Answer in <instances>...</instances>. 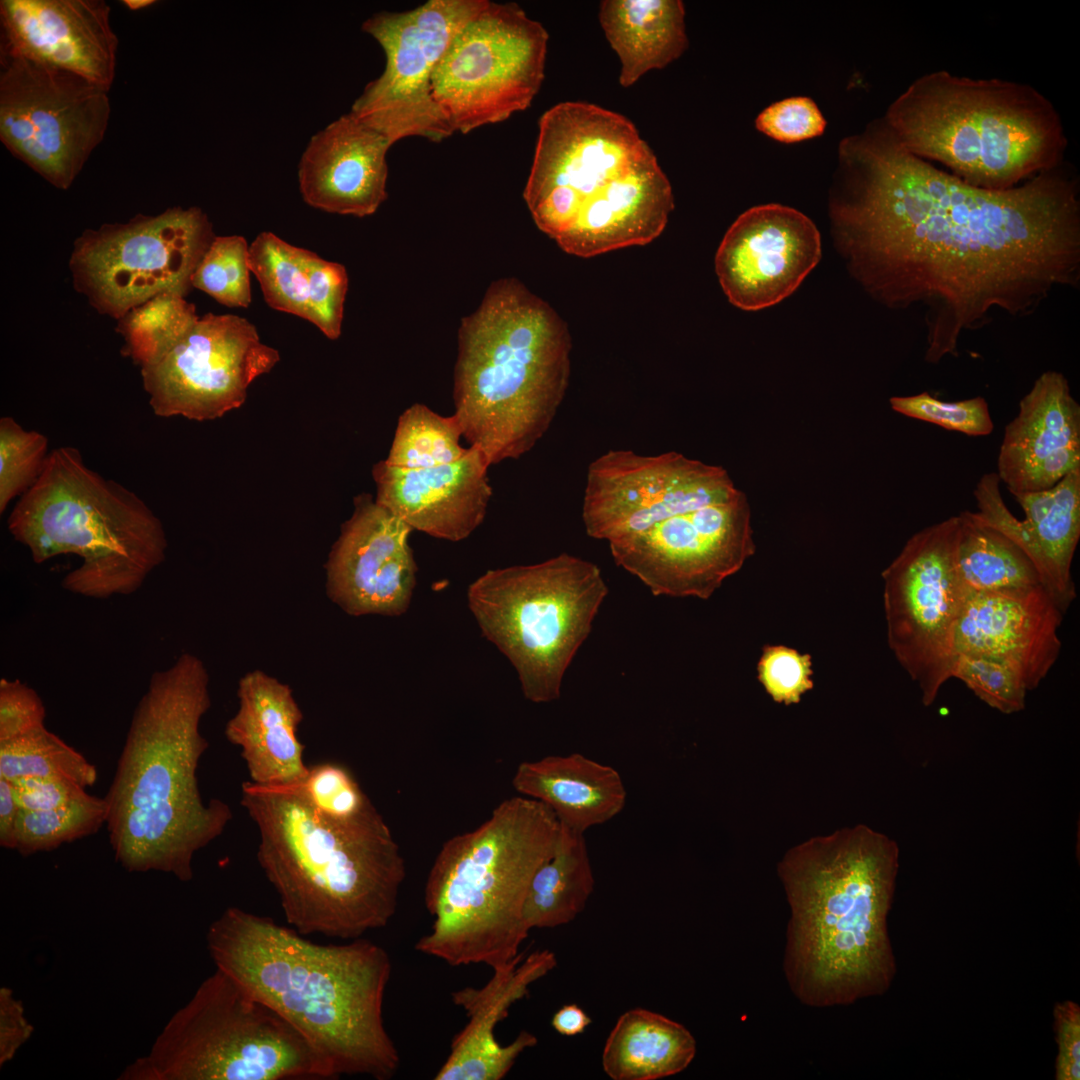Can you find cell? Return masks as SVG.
I'll return each mask as SVG.
<instances>
[{"label": "cell", "mask_w": 1080, "mask_h": 1080, "mask_svg": "<svg viewBox=\"0 0 1080 1080\" xmlns=\"http://www.w3.org/2000/svg\"><path fill=\"white\" fill-rule=\"evenodd\" d=\"M832 237L852 278L890 309H922L924 360L996 314L1026 317L1080 285V182L1065 161L1006 190L914 156L882 118L839 143Z\"/></svg>", "instance_id": "cell-1"}, {"label": "cell", "mask_w": 1080, "mask_h": 1080, "mask_svg": "<svg viewBox=\"0 0 1080 1080\" xmlns=\"http://www.w3.org/2000/svg\"><path fill=\"white\" fill-rule=\"evenodd\" d=\"M206 939L216 968L289 1022L330 1079L397 1073L401 1059L383 1017L392 963L382 946L361 937L316 944L238 907L211 923Z\"/></svg>", "instance_id": "cell-2"}, {"label": "cell", "mask_w": 1080, "mask_h": 1080, "mask_svg": "<svg viewBox=\"0 0 1080 1080\" xmlns=\"http://www.w3.org/2000/svg\"><path fill=\"white\" fill-rule=\"evenodd\" d=\"M899 870L895 841L856 825L788 850L777 872L790 909L783 973L813 1008L881 996L897 973L888 930Z\"/></svg>", "instance_id": "cell-3"}, {"label": "cell", "mask_w": 1080, "mask_h": 1080, "mask_svg": "<svg viewBox=\"0 0 1080 1080\" xmlns=\"http://www.w3.org/2000/svg\"><path fill=\"white\" fill-rule=\"evenodd\" d=\"M210 707L208 671L197 656L182 654L152 674L104 796L109 843L125 870L188 882L195 854L231 821L230 806L204 802L198 785L209 746L200 723Z\"/></svg>", "instance_id": "cell-4"}, {"label": "cell", "mask_w": 1080, "mask_h": 1080, "mask_svg": "<svg viewBox=\"0 0 1080 1080\" xmlns=\"http://www.w3.org/2000/svg\"><path fill=\"white\" fill-rule=\"evenodd\" d=\"M241 805L259 832L260 867L298 933L353 940L390 922L406 867L372 803L338 820L312 806L299 784L246 781Z\"/></svg>", "instance_id": "cell-5"}, {"label": "cell", "mask_w": 1080, "mask_h": 1080, "mask_svg": "<svg viewBox=\"0 0 1080 1080\" xmlns=\"http://www.w3.org/2000/svg\"><path fill=\"white\" fill-rule=\"evenodd\" d=\"M566 323L515 278L487 289L462 318L454 366V413L488 464L528 453L552 425L571 370Z\"/></svg>", "instance_id": "cell-6"}, {"label": "cell", "mask_w": 1080, "mask_h": 1080, "mask_svg": "<svg viewBox=\"0 0 1080 1080\" xmlns=\"http://www.w3.org/2000/svg\"><path fill=\"white\" fill-rule=\"evenodd\" d=\"M560 831L548 806L515 796L473 831L447 840L424 890L431 928L415 950L451 966L484 964L493 971L520 957L530 932L522 916L527 892Z\"/></svg>", "instance_id": "cell-7"}, {"label": "cell", "mask_w": 1080, "mask_h": 1080, "mask_svg": "<svg viewBox=\"0 0 1080 1080\" xmlns=\"http://www.w3.org/2000/svg\"><path fill=\"white\" fill-rule=\"evenodd\" d=\"M882 119L909 153L989 190L1057 167L1068 145L1059 112L1035 87L945 70L915 79Z\"/></svg>", "instance_id": "cell-8"}, {"label": "cell", "mask_w": 1080, "mask_h": 1080, "mask_svg": "<svg viewBox=\"0 0 1080 1080\" xmlns=\"http://www.w3.org/2000/svg\"><path fill=\"white\" fill-rule=\"evenodd\" d=\"M8 530L35 563L80 557L61 586L95 599L135 593L165 560L168 545L145 502L88 468L71 446L49 453L40 477L10 513Z\"/></svg>", "instance_id": "cell-9"}, {"label": "cell", "mask_w": 1080, "mask_h": 1080, "mask_svg": "<svg viewBox=\"0 0 1080 1080\" xmlns=\"http://www.w3.org/2000/svg\"><path fill=\"white\" fill-rule=\"evenodd\" d=\"M119 1080L330 1079L307 1040L216 968Z\"/></svg>", "instance_id": "cell-10"}, {"label": "cell", "mask_w": 1080, "mask_h": 1080, "mask_svg": "<svg viewBox=\"0 0 1080 1080\" xmlns=\"http://www.w3.org/2000/svg\"><path fill=\"white\" fill-rule=\"evenodd\" d=\"M608 591L595 563L561 553L488 570L469 585L467 600L482 634L514 666L525 698L548 703L560 697Z\"/></svg>", "instance_id": "cell-11"}, {"label": "cell", "mask_w": 1080, "mask_h": 1080, "mask_svg": "<svg viewBox=\"0 0 1080 1080\" xmlns=\"http://www.w3.org/2000/svg\"><path fill=\"white\" fill-rule=\"evenodd\" d=\"M214 238L208 216L195 206L86 229L69 260L74 288L118 320L158 294L185 297Z\"/></svg>", "instance_id": "cell-12"}, {"label": "cell", "mask_w": 1080, "mask_h": 1080, "mask_svg": "<svg viewBox=\"0 0 1080 1080\" xmlns=\"http://www.w3.org/2000/svg\"><path fill=\"white\" fill-rule=\"evenodd\" d=\"M549 35L516 3L487 4L453 37L432 96L453 132L467 134L527 109L545 73Z\"/></svg>", "instance_id": "cell-13"}, {"label": "cell", "mask_w": 1080, "mask_h": 1080, "mask_svg": "<svg viewBox=\"0 0 1080 1080\" xmlns=\"http://www.w3.org/2000/svg\"><path fill=\"white\" fill-rule=\"evenodd\" d=\"M959 536V515L922 528L882 572L888 644L925 706L951 678L969 595L958 570Z\"/></svg>", "instance_id": "cell-14"}, {"label": "cell", "mask_w": 1080, "mask_h": 1080, "mask_svg": "<svg viewBox=\"0 0 1080 1080\" xmlns=\"http://www.w3.org/2000/svg\"><path fill=\"white\" fill-rule=\"evenodd\" d=\"M106 89L74 73L0 52V139L17 159L68 189L102 142Z\"/></svg>", "instance_id": "cell-15"}, {"label": "cell", "mask_w": 1080, "mask_h": 1080, "mask_svg": "<svg viewBox=\"0 0 1080 1080\" xmlns=\"http://www.w3.org/2000/svg\"><path fill=\"white\" fill-rule=\"evenodd\" d=\"M653 154L621 114L581 101L554 105L539 120L523 193L535 224L556 241L587 202Z\"/></svg>", "instance_id": "cell-16"}, {"label": "cell", "mask_w": 1080, "mask_h": 1080, "mask_svg": "<svg viewBox=\"0 0 1080 1080\" xmlns=\"http://www.w3.org/2000/svg\"><path fill=\"white\" fill-rule=\"evenodd\" d=\"M488 0H428L402 12L374 13L362 30L385 54L351 113L392 144L407 137L440 142L454 132L432 96L434 70L453 37Z\"/></svg>", "instance_id": "cell-17"}, {"label": "cell", "mask_w": 1080, "mask_h": 1080, "mask_svg": "<svg viewBox=\"0 0 1080 1080\" xmlns=\"http://www.w3.org/2000/svg\"><path fill=\"white\" fill-rule=\"evenodd\" d=\"M740 492L721 466L675 451L611 449L588 466L582 521L589 537L610 543Z\"/></svg>", "instance_id": "cell-18"}, {"label": "cell", "mask_w": 1080, "mask_h": 1080, "mask_svg": "<svg viewBox=\"0 0 1080 1080\" xmlns=\"http://www.w3.org/2000/svg\"><path fill=\"white\" fill-rule=\"evenodd\" d=\"M279 359L247 319L208 313L165 354L141 367V376L155 415L204 421L240 407L250 384Z\"/></svg>", "instance_id": "cell-19"}, {"label": "cell", "mask_w": 1080, "mask_h": 1080, "mask_svg": "<svg viewBox=\"0 0 1080 1080\" xmlns=\"http://www.w3.org/2000/svg\"><path fill=\"white\" fill-rule=\"evenodd\" d=\"M751 512L734 499L663 520L609 543L615 563L655 596L708 599L755 552Z\"/></svg>", "instance_id": "cell-20"}, {"label": "cell", "mask_w": 1080, "mask_h": 1080, "mask_svg": "<svg viewBox=\"0 0 1080 1080\" xmlns=\"http://www.w3.org/2000/svg\"><path fill=\"white\" fill-rule=\"evenodd\" d=\"M820 233L802 212L781 204L754 206L728 228L715 271L735 307L757 311L790 296L821 259Z\"/></svg>", "instance_id": "cell-21"}, {"label": "cell", "mask_w": 1080, "mask_h": 1080, "mask_svg": "<svg viewBox=\"0 0 1080 1080\" xmlns=\"http://www.w3.org/2000/svg\"><path fill=\"white\" fill-rule=\"evenodd\" d=\"M412 528L362 495L329 554L326 593L350 616H400L410 605L417 565Z\"/></svg>", "instance_id": "cell-22"}, {"label": "cell", "mask_w": 1080, "mask_h": 1080, "mask_svg": "<svg viewBox=\"0 0 1080 1080\" xmlns=\"http://www.w3.org/2000/svg\"><path fill=\"white\" fill-rule=\"evenodd\" d=\"M103 0H1L0 52L79 75L110 90L118 38Z\"/></svg>", "instance_id": "cell-23"}, {"label": "cell", "mask_w": 1080, "mask_h": 1080, "mask_svg": "<svg viewBox=\"0 0 1080 1080\" xmlns=\"http://www.w3.org/2000/svg\"><path fill=\"white\" fill-rule=\"evenodd\" d=\"M1064 613L1044 586L1014 593L969 592L955 637V654L1011 668L1027 691L1045 679L1061 652Z\"/></svg>", "instance_id": "cell-24"}, {"label": "cell", "mask_w": 1080, "mask_h": 1080, "mask_svg": "<svg viewBox=\"0 0 1080 1080\" xmlns=\"http://www.w3.org/2000/svg\"><path fill=\"white\" fill-rule=\"evenodd\" d=\"M1080 468V404L1061 372L1041 373L1005 426L997 471L1012 494L1041 491Z\"/></svg>", "instance_id": "cell-25"}, {"label": "cell", "mask_w": 1080, "mask_h": 1080, "mask_svg": "<svg viewBox=\"0 0 1080 1080\" xmlns=\"http://www.w3.org/2000/svg\"><path fill=\"white\" fill-rule=\"evenodd\" d=\"M489 467L472 446L457 461L427 468L404 469L383 460L373 468L375 500L413 530L458 542L485 519L492 497Z\"/></svg>", "instance_id": "cell-26"}, {"label": "cell", "mask_w": 1080, "mask_h": 1080, "mask_svg": "<svg viewBox=\"0 0 1080 1080\" xmlns=\"http://www.w3.org/2000/svg\"><path fill=\"white\" fill-rule=\"evenodd\" d=\"M393 144L351 112L315 133L298 165L301 196L333 214L366 217L387 198V153Z\"/></svg>", "instance_id": "cell-27"}, {"label": "cell", "mask_w": 1080, "mask_h": 1080, "mask_svg": "<svg viewBox=\"0 0 1080 1080\" xmlns=\"http://www.w3.org/2000/svg\"><path fill=\"white\" fill-rule=\"evenodd\" d=\"M557 965L555 954L539 950L523 954L506 967L494 970L482 987H466L452 994L453 1003L468 1016L465 1027L453 1038L450 1053L435 1080H500L517 1058L537 1045V1037L522 1030L509 1044L497 1039L495 1030L511 1006L529 994V987Z\"/></svg>", "instance_id": "cell-28"}, {"label": "cell", "mask_w": 1080, "mask_h": 1080, "mask_svg": "<svg viewBox=\"0 0 1080 1080\" xmlns=\"http://www.w3.org/2000/svg\"><path fill=\"white\" fill-rule=\"evenodd\" d=\"M673 208L671 184L653 154L586 203L556 243L582 258L645 245L662 233Z\"/></svg>", "instance_id": "cell-29"}, {"label": "cell", "mask_w": 1080, "mask_h": 1080, "mask_svg": "<svg viewBox=\"0 0 1080 1080\" xmlns=\"http://www.w3.org/2000/svg\"><path fill=\"white\" fill-rule=\"evenodd\" d=\"M239 707L225 727L227 740L239 746L251 782L263 786L301 784L309 771L297 730L303 720L286 683L253 670L238 682Z\"/></svg>", "instance_id": "cell-30"}, {"label": "cell", "mask_w": 1080, "mask_h": 1080, "mask_svg": "<svg viewBox=\"0 0 1080 1080\" xmlns=\"http://www.w3.org/2000/svg\"><path fill=\"white\" fill-rule=\"evenodd\" d=\"M512 785L521 796L548 806L562 827L583 835L617 816L627 798L616 769L580 753L522 762Z\"/></svg>", "instance_id": "cell-31"}, {"label": "cell", "mask_w": 1080, "mask_h": 1080, "mask_svg": "<svg viewBox=\"0 0 1080 1080\" xmlns=\"http://www.w3.org/2000/svg\"><path fill=\"white\" fill-rule=\"evenodd\" d=\"M1013 496L1024 512L1022 546L1065 613L1076 598L1071 568L1080 539V468L1051 488Z\"/></svg>", "instance_id": "cell-32"}, {"label": "cell", "mask_w": 1080, "mask_h": 1080, "mask_svg": "<svg viewBox=\"0 0 1080 1080\" xmlns=\"http://www.w3.org/2000/svg\"><path fill=\"white\" fill-rule=\"evenodd\" d=\"M599 22L621 62L623 87L650 70L666 67L689 45L680 0H604Z\"/></svg>", "instance_id": "cell-33"}, {"label": "cell", "mask_w": 1080, "mask_h": 1080, "mask_svg": "<svg viewBox=\"0 0 1080 1080\" xmlns=\"http://www.w3.org/2000/svg\"><path fill=\"white\" fill-rule=\"evenodd\" d=\"M696 1052V1040L684 1025L660 1013L633 1008L617 1019L601 1062L613 1080H658L684 1071Z\"/></svg>", "instance_id": "cell-34"}, {"label": "cell", "mask_w": 1080, "mask_h": 1080, "mask_svg": "<svg viewBox=\"0 0 1080 1080\" xmlns=\"http://www.w3.org/2000/svg\"><path fill=\"white\" fill-rule=\"evenodd\" d=\"M561 827L552 857L534 874L523 906L529 930L572 922L586 907L595 879L583 834Z\"/></svg>", "instance_id": "cell-35"}, {"label": "cell", "mask_w": 1080, "mask_h": 1080, "mask_svg": "<svg viewBox=\"0 0 1080 1080\" xmlns=\"http://www.w3.org/2000/svg\"><path fill=\"white\" fill-rule=\"evenodd\" d=\"M959 517L958 570L969 592L1014 593L1044 586L1014 539L977 512L962 511Z\"/></svg>", "instance_id": "cell-36"}, {"label": "cell", "mask_w": 1080, "mask_h": 1080, "mask_svg": "<svg viewBox=\"0 0 1080 1080\" xmlns=\"http://www.w3.org/2000/svg\"><path fill=\"white\" fill-rule=\"evenodd\" d=\"M457 418L443 416L425 404L415 403L399 417L385 463L404 469H419L451 463L468 448Z\"/></svg>", "instance_id": "cell-37"}, {"label": "cell", "mask_w": 1080, "mask_h": 1080, "mask_svg": "<svg viewBox=\"0 0 1080 1080\" xmlns=\"http://www.w3.org/2000/svg\"><path fill=\"white\" fill-rule=\"evenodd\" d=\"M308 251L272 232H261L249 245V267L266 303L274 310L309 320Z\"/></svg>", "instance_id": "cell-38"}, {"label": "cell", "mask_w": 1080, "mask_h": 1080, "mask_svg": "<svg viewBox=\"0 0 1080 1080\" xmlns=\"http://www.w3.org/2000/svg\"><path fill=\"white\" fill-rule=\"evenodd\" d=\"M97 769L46 726L0 743V777L11 782L28 777L59 778L83 788L93 786Z\"/></svg>", "instance_id": "cell-39"}, {"label": "cell", "mask_w": 1080, "mask_h": 1080, "mask_svg": "<svg viewBox=\"0 0 1080 1080\" xmlns=\"http://www.w3.org/2000/svg\"><path fill=\"white\" fill-rule=\"evenodd\" d=\"M194 304L185 297L158 294L119 319L117 331L123 352L141 367L165 354L198 319Z\"/></svg>", "instance_id": "cell-40"}, {"label": "cell", "mask_w": 1080, "mask_h": 1080, "mask_svg": "<svg viewBox=\"0 0 1080 1080\" xmlns=\"http://www.w3.org/2000/svg\"><path fill=\"white\" fill-rule=\"evenodd\" d=\"M107 803L104 797L83 796L57 808L19 810L16 826V851L22 856L53 851L63 844L93 835L106 824Z\"/></svg>", "instance_id": "cell-41"}, {"label": "cell", "mask_w": 1080, "mask_h": 1080, "mask_svg": "<svg viewBox=\"0 0 1080 1080\" xmlns=\"http://www.w3.org/2000/svg\"><path fill=\"white\" fill-rule=\"evenodd\" d=\"M191 283L227 307H248L252 298L246 239L240 235L215 236Z\"/></svg>", "instance_id": "cell-42"}, {"label": "cell", "mask_w": 1080, "mask_h": 1080, "mask_svg": "<svg viewBox=\"0 0 1080 1080\" xmlns=\"http://www.w3.org/2000/svg\"><path fill=\"white\" fill-rule=\"evenodd\" d=\"M47 449L48 439L42 433L25 430L10 416L0 419V513L38 480Z\"/></svg>", "instance_id": "cell-43"}, {"label": "cell", "mask_w": 1080, "mask_h": 1080, "mask_svg": "<svg viewBox=\"0 0 1080 1080\" xmlns=\"http://www.w3.org/2000/svg\"><path fill=\"white\" fill-rule=\"evenodd\" d=\"M891 408L904 416L940 426L968 436H987L994 423L985 398L943 401L926 391L909 396H893Z\"/></svg>", "instance_id": "cell-44"}, {"label": "cell", "mask_w": 1080, "mask_h": 1080, "mask_svg": "<svg viewBox=\"0 0 1080 1080\" xmlns=\"http://www.w3.org/2000/svg\"><path fill=\"white\" fill-rule=\"evenodd\" d=\"M951 678L961 680L980 700L1004 714L1025 707L1028 692L1020 677L1008 666L979 656L956 655Z\"/></svg>", "instance_id": "cell-45"}, {"label": "cell", "mask_w": 1080, "mask_h": 1080, "mask_svg": "<svg viewBox=\"0 0 1080 1080\" xmlns=\"http://www.w3.org/2000/svg\"><path fill=\"white\" fill-rule=\"evenodd\" d=\"M308 309L309 322L327 338L341 335L344 302L348 290L346 268L337 262L327 261L308 251Z\"/></svg>", "instance_id": "cell-46"}, {"label": "cell", "mask_w": 1080, "mask_h": 1080, "mask_svg": "<svg viewBox=\"0 0 1080 1080\" xmlns=\"http://www.w3.org/2000/svg\"><path fill=\"white\" fill-rule=\"evenodd\" d=\"M299 785L312 806L334 819L352 818L371 803L349 770L335 763L310 767Z\"/></svg>", "instance_id": "cell-47"}, {"label": "cell", "mask_w": 1080, "mask_h": 1080, "mask_svg": "<svg viewBox=\"0 0 1080 1080\" xmlns=\"http://www.w3.org/2000/svg\"><path fill=\"white\" fill-rule=\"evenodd\" d=\"M812 657L784 645H766L757 664L758 680L777 703L797 704L813 688Z\"/></svg>", "instance_id": "cell-48"}, {"label": "cell", "mask_w": 1080, "mask_h": 1080, "mask_svg": "<svg viewBox=\"0 0 1080 1080\" xmlns=\"http://www.w3.org/2000/svg\"><path fill=\"white\" fill-rule=\"evenodd\" d=\"M827 122L816 103L797 96L777 101L756 118L755 127L766 136L783 143H796L822 135Z\"/></svg>", "instance_id": "cell-49"}, {"label": "cell", "mask_w": 1080, "mask_h": 1080, "mask_svg": "<svg viewBox=\"0 0 1080 1080\" xmlns=\"http://www.w3.org/2000/svg\"><path fill=\"white\" fill-rule=\"evenodd\" d=\"M46 708L38 693L19 680H0V743L45 727Z\"/></svg>", "instance_id": "cell-50"}, {"label": "cell", "mask_w": 1080, "mask_h": 1080, "mask_svg": "<svg viewBox=\"0 0 1080 1080\" xmlns=\"http://www.w3.org/2000/svg\"><path fill=\"white\" fill-rule=\"evenodd\" d=\"M1053 1027L1058 1047L1055 1061L1056 1080L1080 1079V1006L1072 1000L1053 1008Z\"/></svg>", "instance_id": "cell-51"}, {"label": "cell", "mask_w": 1080, "mask_h": 1080, "mask_svg": "<svg viewBox=\"0 0 1080 1080\" xmlns=\"http://www.w3.org/2000/svg\"><path fill=\"white\" fill-rule=\"evenodd\" d=\"M11 783L19 807L29 811L57 808L87 793L78 784L59 778L28 777Z\"/></svg>", "instance_id": "cell-52"}, {"label": "cell", "mask_w": 1080, "mask_h": 1080, "mask_svg": "<svg viewBox=\"0 0 1080 1080\" xmlns=\"http://www.w3.org/2000/svg\"><path fill=\"white\" fill-rule=\"evenodd\" d=\"M33 1025L25 1016L23 1004L9 987L0 988V1066L10 1062L29 1040Z\"/></svg>", "instance_id": "cell-53"}, {"label": "cell", "mask_w": 1080, "mask_h": 1080, "mask_svg": "<svg viewBox=\"0 0 1080 1080\" xmlns=\"http://www.w3.org/2000/svg\"><path fill=\"white\" fill-rule=\"evenodd\" d=\"M20 807L12 783L0 777V845L16 849V826Z\"/></svg>", "instance_id": "cell-54"}, {"label": "cell", "mask_w": 1080, "mask_h": 1080, "mask_svg": "<svg viewBox=\"0 0 1080 1080\" xmlns=\"http://www.w3.org/2000/svg\"><path fill=\"white\" fill-rule=\"evenodd\" d=\"M591 1023V1017L575 1003L563 1005L551 1019L552 1028L567 1037L583 1034Z\"/></svg>", "instance_id": "cell-55"}, {"label": "cell", "mask_w": 1080, "mask_h": 1080, "mask_svg": "<svg viewBox=\"0 0 1080 1080\" xmlns=\"http://www.w3.org/2000/svg\"><path fill=\"white\" fill-rule=\"evenodd\" d=\"M123 3L131 10H139L153 3L154 0H124Z\"/></svg>", "instance_id": "cell-56"}]
</instances>
